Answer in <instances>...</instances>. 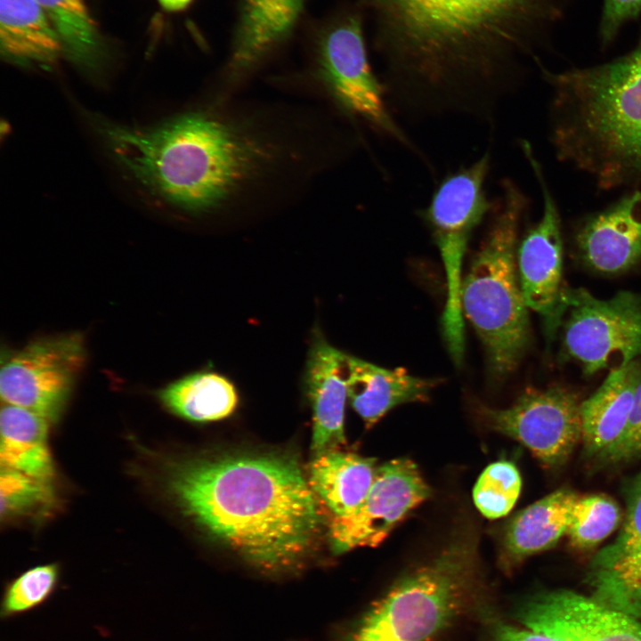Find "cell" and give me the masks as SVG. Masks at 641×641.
I'll list each match as a JSON object with an SVG mask.
<instances>
[{
	"mask_svg": "<svg viewBox=\"0 0 641 641\" xmlns=\"http://www.w3.org/2000/svg\"><path fill=\"white\" fill-rule=\"evenodd\" d=\"M521 146L540 187L543 212L516 249L517 272L528 308L542 317L547 334L552 337L562 322L564 311L561 220L531 146L527 141H523Z\"/></svg>",
	"mask_w": 641,
	"mask_h": 641,
	"instance_id": "obj_13",
	"label": "cell"
},
{
	"mask_svg": "<svg viewBox=\"0 0 641 641\" xmlns=\"http://www.w3.org/2000/svg\"><path fill=\"white\" fill-rule=\"evenodd\" d=\"M51 421L23 407L4 403L1 409V469L51 482L54 465L48 445Z\"/></svg>",
	"mask_w": 641,
	"mask_h": 641,
	"instance_id": "obj_24",
	"label": "cell"
},
{
	"mask_svg": "<svg viewBox=\"0 0 641 641\" xmlns=\"http://www.w3.org/2000/svg\"><path fill=\"white\" fill-rule=\"evenodd\" d=\"M564 345L586 374L641 359V295L621 291L600 299L585 288H564Z\"/></svg>",
	"mask_w": 641,
	"mask_h": 641,
	"instance_id": "obj_8",
	"label": "cell"
},
{
	"mask_svg": "<svg viewBox=\"0 0 641 641\" xmlns=\"http://www.w3.org/2000/svg\"><path fill=\"white\" fill-rule=\"evenodd\" d=\"M345 381L347 399L368 427L396 406L426 401L441 382L411 376L401 368H382L348 354Z\"/></svg>",
	"mask_w": 641,
	"mask_h": 641,
	"instance_id": "obj_19",
	"label": "cell"
},
{
	"mask_svg": "<svg viewBox=\"0 0 641 641\" xmlns=\"http://www.w3.org/2000/svg\"><path fill=\"white\" fill-rule=\"evenodd\" d=\"M59 580L57 564L37 565L15 577L4 588L1 620L17 618L43 606L54 594Z\"/></svg>",
	"mask_w": 641,
	"mask_h": 641,
	"instance_id": "obj_28",
	"label": "cell"
},
{
	"mask_svg": "<svg viewBox=\"0 0 641 641\" xmlns=\"http://www.w3.org/2000/svg\"><path fill=\"white\" fill-rule=\"evenodd\" d=\"M550 140L556 158L603 190L641 182V34L609 62L553 73Z\"/></svg>",
	"mask_w": 641,
	"mask_h": 641,
	"instance_id": "obj_4",
	"label": "cell"
},
{
	"mask_svg": "<svg viewBox=\"0 0 641 641\" xmlns=\"http://www.w3.org/2000/svg\"><path fill=\"white\" fill-rule=\"evenodd\" d=\"M578 250L592 268L614 273L641 261V191H634L590 215L576 236Z\"/></svg>",
	"mask_w": 641,
	"mask_h": 641,
	"instance_id": "obj_16",
	"label": "cell"
},
{
	"mask_svg": "<svg viewBox=\"0 0 641 641\" xmlns=\"http://www.w3.org/2000/svg\"><path fill=\"white\" fill-rule=\"evenodd\" d=\"M169 486L183 512L253 566L289 570L312 551L321 516L296 458L234 452L180 464Z\"/></svg>",
	"mask_w": 641,
	"mask_h": 641,
	"instance_id": "obj_3",
	"label": "cell"
},
{
	"mask_svg": "<svg viewBox=\"0 0 641 641\" xmlns=\"http://www.w3.org/2000/svg\"><path fill=\"white\" fill-rule=\"evenodd\" d=\"M4 359L0 372L2 401L55 422L85 363L84 338L78 333L40 338Z\"/></svg>",
	"mask_w": 641,
	"mask_h": 641,
	"instance_id": "obj_9",
	"label": "cell"
},
{
	"mask_svg": "<svg viewBox=\"0 0 641 641\" xmlns=\"http://www.w3.org/2000/svg\"><path fill=\"white\" fill-rule=\"evenodd\" d=\"M376 470L375 458L334 449L313 456L308 483L335 516H344L362 502Z\"/></svg>",
	"mask_w": 641,
	"mask_h": 641,
	"instance_id": "obj_23",
	"label": "cell"
},
{
	"mask_svg": "<svg viewBox=\"0 0 641 641\" xmlns=\"http://www.w3.org/2000/svg\"><path fill=\"white\" fill-rule=\"evenodd\" d=\"M388 89L421 113L485 117L565 0H372Z\"/></svg>",
	"mask_w": 641,
	"mask_h": 641,
	"instance_id": "obj_1",
	"label": "cell"
},
{
	"mask_svg": "<svg viewBox=\"0 0 641 641\" xmlns=\"http://www.w3.org/2000/svg\"><path fill=\"white\" fill-rule=\"evenodd\" d=\"M161 5L168 11L183 9L191 0H158Z\"/></svg>",
	"mask_w": 641,
	"mask_h": 641,
	"instance_id": "obj_34",
	"label": "cell"
},
{
	"mask_svg": "<svg viewBox=\"0 0 641 641\" xmlns=\"http://www.w3.org/2000/svg\"><path fill=\"white\" fill-rule=\"evenodd\" d=\"M163 404L173 413L197 422L223 419L237 407L233 384L215 372H197L178 379L158 393Z\"/></svg>",
	"mask_w": 641,
	"mask_h": 641,
	"instance_id": "obj_25",
	"label": "cell"
},
{
	"mask_svg": "<svg viewBox=\"0 0 641 641\" xmlns=\"http://www.w3.org/2000/svg\"><path fill=\"white\" fill-rule=\"evenodd\" d=\"M519 620L561 641H641L637 619L572 590L536 596L521 608Z\"/></svg>",
	"mask_w": 641,
	"mask_h": 641,
	"instance_id": "obj_14",
	"label": "cell"
},
{
	"mask_svg": "<svg viewBox=\"0 0 641 641\" xmlns=\"http://www.w3.org/2000/svg\"><path fill=\"white\" fill-rule=\"evenodd\" d=\"M578 496L560 488L518 512L506 529L507 558L517 563L556 546L566 535Z\"/></svg>",
	"mask_w": 641,
	"mask_h": 641,
	"instance_id": "obj_21",
	"label": "cell"
},
{
	"mask_svg": "<svg viewBox=\"0 0 641 641\" xmlns=\"http://www.w3.org/2000/svg\"><path fill=\"white\" fill-rule=\"evenodd\" d=\"M430 494L410 459L396 458L377 467L362 502L350 514L335 516L330 522L329 538L333 553L378 546Z\"/></svg>",
	"mask_w": 641,
	"mask_h": 641,
	"instance_id": "obj_12",
	"label": "cell"
},
{
	"mask_svg": "<svg viewBox=\"0 0 641 641\" xmlns=\"http://www.w3.org/2000/svg\"><path fill=\"white\" fill-rule=\"evenodd\" d=\"M74 63L94 69L101 61L97 28L83 0H37Z\"/></svg>",
	"mask_w": 641,
	"mask_h": 641,
	"instance_id": "obj_26",
	"label": "cell"
},
{
	"mask_svg": "<svg viewBox=\"0 0 641 641\" xmlns=\"http://www.w3.org/2000/svg\"><path fill=\"white\" fill-rule=\"evenodd\" d=\"M641 457V381L637 388L625 434L607 460L629 461Z\"/></svg>",
	"mask_w": 641,
	"mask_h": 641,
	"instance_id": "obj_32",
	"label": "cell"
},
{
	"mask_svg": "<svg viewBox=\"0 0 641 641\" xmlns=\"http://www.w3.org/2000/svg\"><path fill=\"white\" fill-rule=\"evenodd\" d=\"M622 513L617 502L605 494L578 496L566 536L578 550L596 548L619 526Z\"/></svg>",
	"mask_w": 641,
	"mask_h": 641,
	"instance_id": "obj_27",
	"label": "cell"
},
{
	"mask_svg": "<svg viewBox=\"0 0 641 641\" xmlns=\"http://www.w3.org/2000/svg\"><path fill=\"white\" fill-rule=\"evenodd\" d=\"M475 551L456 541L400 579L364 616L350 641H433L468 605Z\"/></svg>",
	"mask_w": 641,
	"mask_h": 641,
	"instance_id": "obj_6",
	"label": "cell"
},
{
	"mask_svg": "<svg viewBox=\"0 0 641 641\" xmlns=\"http://www.w3.org/2000/svg\"><path fill=\"white\" fill-rule=\"evenodd\" d=\"M578 397L562 387L529 389L506 409L483 407L490 427L524 445L547 468L564 466L582 440Z\"/></svg>",
	"mask_w": 641,
	"mask_h": 641,
	"instance_id": "obj_11",
	"label": "cell"
},
{
	"mask_svg": "<svg viewBox=\"0 0 641 641\" xmlns=\"http://www.w3.org/2000/svg\"><path fill=\"white\" fill-rule=\"evenodd\" d=\"M0 45L4 56L20 64L49 65L64 54L37 0H0Z\"/></svg>",
	"mask_w": 641,
	"mask_h": 641,
	"instance_id": "obj_22",
	"label": "cell"
},
{
	"mask_svg": "<svg viewBox=\"0 0 641 641\" xmlns=\"http://www.w3.org/2000/svg\"><path fill=\"white\" fill-rule=\"evenodd\" d=\"M346 354L316 334L306 362L304 385L312 410L313 456L337 449L345 442V408Z\"/></svg>",
	"mask_w": 641,
	"mask_h": 641,
	"instance_id": "obj_17",
	"label": "cell"
},
{
	"mask_svg": "<svg viewBox=\"0 0 641 641\" xmlns=\"http://www.w3.org/2000/svg\"><path fill=\"white\" fill-rule=\"evenodd\" d=\"M586 579L596 600L641 620V471L619 534L592 558Z\"/></svg>",
	"mask_w": 641,
	"mask_h": 641,
	"instance_id": "obj_15",
	"label": "cell"
},
{
	"mask_svg": "<svg viewBox=\"0 0 641 641\" xmlns=\"http://www.w3.org/2000/svg\"><path fill=\"white\" fill-rule=\"evenodd\" d=\"M491 641H561L548 635L520 629L510 625H500L497 628Z\"/></svg>",
	"mask_w": 641,
	"mask_h": 641,
	"instance_id": "obj_33",
	"label": "cell"
},
{
	"mask_svg": "<svg viewBox=\"0 0 641 641\" xmlns=\"http://www.w3.org/2000/svg\"><path fill=\"white\" fill-rule=\"evenodd\" d=\"M490 166L491 155L485 152L471 165L448 174L421 212L445 270L447 298L442 315V329L456 365H461L465 353L460 303L462 261L473 231L495 207L484 190Z\"/></svg>",
	"mask_w": 641,
	"mask_h": 641,
	"instance_id": "obj_7",
	"label": "cell"
},
{
	"mask_svg": "<svg viewBox=\"0 0 641 641\" xmlns=\"http://www.w3.org/2000/svg\"><path fill=\"white\" fill-rule=\"evenodd\" d=\"M641 381V359L612 369L598 389L581 402L582 440L589 456L607 459L622 439Z\"/></svg>",
	"mask_w": 641,
	"mask_h": 641,
	"instance_id": "obj_18",
	"label": "cell"
},
{
	"mask_svg": "<svg viewBox=\"0 0 641 641\" xmlns=\"http://www.w3.org/2000/svg\"><path fill=\"white\" fill-rule=\"evenodd\" d=\"M53 499L51 482L8 469H1L0 506L2 517L30 513Z\"/></svg>",
	"mask_w": 641,
	"mask_h": 641,
	"instance_id": "obj_30",
	"label": "cell"
},
{
	"mask_svg": "<svg viewBox=\"0 0 641 641\" xmlns=\"http://www.w3.org/2000/svg\"><path fill=\"white\" fill-rule=\"evenodd\" d=\"M521 487V475L515 464L505 460L491 463L474 487L475 505L489 519L502 517L515 506Z\"/></svg>",
	"mask_w": 641,
	"mask_h": 641,
	"instance_id": "obj_29",
	"label": "cell"
},
{
	"mask_svg": "<svg viewBox=\"0 0 641 641\" xmlns=\"http://www.w3.org/2000/svg\"><path fill=\"white\" fill-rule=\"evenodd\" d=\"M226 102L213 101L140 133L133 166L148 192L190 215L222 214L306 167L308 146L285 124Z\"/></svg>",
	"mask_w": 641,
	"mask_h": 641,
	"instance_id": "obj_2",
	"label": "cell"
},
{
	"mask_svg": "<svg viewBox=\"0 0 641 641\" xmlns=\"http://www.w3.org/2000/svg\"><path fill=\"white\" fill-rule=\"evenodd\" d=\"M641 15V0H604L598 36L603 47L610 45L621 28Z\"/></svg>",
	"mask_w": 641,
	"mask_h": 641,
	"instance_id": "obj_31",
	"label": "cell"
},
{
	"mask_svg": "<svg viewBox=\"0 0 641 641\" xmlns=\"http://www.w3.org/2000/svg\"><path fill=\"white\" fill-rule=\"evenodd\" d=\"M319 57L320 82L344 115L414 149L389 111L384 86L369 66L357 19L332 30L323 40Z\"/></svg>",
	"mask_w": 641,
	"mask_h": 641,
	"instance_id": "obj_10",
	"label": "cell"
},
{
	"mask_svg": "<svg viewBox=\"0 0 641 641\" xmlns=\"http://www.w3.org/2000/svg\"><path fill=\"white\" fill-rule=\"evenodd\" d=\"M305 0H244L226 89L232 88L291 30Z\"/></svg>",
	"mask_w": 641,
	"mask_h": 641,
	"instance_id": "obj_20",
	"label": "cell"
},
{
	"mask_svg": "<svg viewBox=\"0 0 641 641\" xmlns=\"http://www.w3.org/2000/svg\"><path fill=\"white\" fill-rule=\"evenodd\" d=\"M488 233L462 280V313L480 338L491 376L512 373L530 343L531 329L516 265L518 228L528 199L510 180L501 183Z\"/></svg>",
	"mask_w": 641,
	"mask_h": 641,
	"instance_id": "obj_5",
	"label": "cell"
}]
</instances>
